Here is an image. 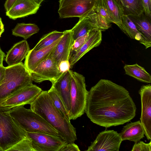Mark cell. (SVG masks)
Here are the masks:
<instances>
[{
	"label": "cell",
	"instance_id": "cell-21",
	"mask_svg": "<svg viewBox=\"0 0 151 151\" xmlns=\"http://www.w3.org/2000/svg\"><path fill=\"white\" fill-rule=\"evenodd\" d=\"M113 23L116 24L126 34L122 19L124 14L122 6L118 0H104Z\"/></svg>",
	"mask_w": 151,
	"mask_h": 151
},
{
	"label": "cell",
	"instance_id": "cell-16",
	"mask_svg": "<svg viewBox=\"0 0 151 151\" xmlns=\"http://www.w3.org/2000/svg\"><path fill=\"white\" fill-rule=\"evenodd\" d=\"M142 35L139 41L147 49L151 46V18L143 12L140 15H128Z\"/></svg>",
	"mask_w": 151,
	"mask_h": 151
},
{
	"label": "cell",
	"instance_id": "cell-24",
	"mask_svg": "<svg viewBox=\"0 0 151 151\" xmlns=\"http://www.w3.org/2000/svg\"><path fill=\"white\" fill-rule=\"evenodd\" d=\"M40 29L35 24L18 23L12 30V34L16 36L23 37L26 40L38 32Z\"/></svg>",
	"mask_w": 151,
	"mask_h": 151
},
{
	"label": "cell",
	"instance_id": "cell-7",
	"mask_svg": "<svg viewBox=\"0 0 151 151\" xmlns=\"http://www.w3.org/2000/svg\"><path fill=\"white\" fill-rule=\"evenodd\" d=\"M98 0H60V18L83 17L93 9Z\"/></svg>",
	"mask_w": 151,
	"mask_h": 151
},
{
	"label": "cell",
	"instance_id": "cell-41",
	"mask_svg": "<svg viewBox=\"0 0 151 151\" xmlns=\"http://www.w3.org/2000/svg\"><path fill=\"white\" fill-rule=\"evenodd\" d=\"M35 2L39 5H40L41 4L44 0H33Z\"/></svg>",
	"mask_w": 151,
	"mask_h": 151
},
{
	"label": "cell",
	"instance_id": "cell-27",
	"mask_svg": "<svg viewBox=\"0 0 151 151\" xmlns=\"http://www.w3.org/2000/svg\"><path fill=\"white\" fill-rule=\"evenodd\" d=\"M47 92L54 105L62 116L68 120L70 121L69 113L65 108L61 98L52 85Z\"/></svg>",
	"mask_w": 151,
	"mask_h": 151
},
{
	"label": "cell",
	"instance_id": "cell-32",
	"mask_svg": "<svg viewBox=\"0 0 151 151\" xmlns=\"http://www.w3.org/2000/svg\"><path fill=\"white\" fill-rule=\"evenodd\" d=\"M91 31L85 35L79 37L74 41L71 52L77 50L83 45L88 39Z\"/></svg>",
	"mask_w": 151,
	"mask_h": 151
},
{
	"label": "cell",
	"instance_id": "cell-23",
	"mask_svg": "<svg viewBox=\"0 0 151 151\" xmlns=\"http://www.w3.org/2000/svg\"><path fill=\"white\" fill-rule=\"evenodd\" d=\"M125 74L138 80L147 83L151 82V76L143 67L137 63L125 65L124 67Z\"/></svg>",
	"mask_w": 151,
	"mask_h": 151
},
{
	"label": "cell",
	"instance_id": "cell-38",
	"mask_svg": "<svg viewBox=\"0 0 151 151\" xmlns=\"http://www.w3.org/2000/svg\"><path fill=\"white\" fill-rule=\"evenodd\" d=\"M5 72V67L3 65L0 66V85L4 78Z\"/></svg>",
	"mask_w": 151,
	"mask_h": 151
},
{
	"label": "cell",
	"instance_id": "cell-15",
	"mask_svg": "<svg viewBox=\"0 0 151 151\" xmlns=\"http://www.w3.org/2000/svg\"><path fill=\"white\" fill-rule=\"evenodd\" d=\"M40 6L33 0H17L6 14L9 18L15 20L36 14Z\"/></svg>",
	"mask_w": 151,
	"mask_h": 151
},
{
	"label": "cell",
	"instance_id": "cell-31",
	"mask_svg": "<svg viewBox=\"0 0 151 151\" xmlns=\"http://www.w3.org/2000/svg\"><path fill=\"white\" fill-rule=\"evenodd\" d=\"M93 9L95 12L99 14L111 23H113L104 0H98Z\"/></svg>",
	"mask_w": 151,
	"mask_h": 151
},
{
	"label": "cell",
	"instance_id": "cell-36",
	"mask_svg": "<svg viewBox=\"0 0 151 151\" xmlns=\"http://www.w3.org/2000/svg\"><path fill=\"white\" fill-rule=\"evenodd\" d=\"M70 66L68 61H64L60 62L59 65V68L62 73H63L69 70Z\"/></svg>",
	"mask_w": 151,
	"mask_h": 151
},
{
	"label": "cell",
	"instance_id": "cell-18",
	"mask_svg": "<svg viewBox=\"0 0 151 151\" xmlns=\"http://www.w3.org/2000/svg\"><path fill=\"white\" fill-rule=\"evenodd\" d=\"M52 85L61 98L65 107L69 113L70 109V92L71 73L69 70L62 75Z\"/></svg>",
	"mask_w": 151,
	"mask_h": 151
},
{
	"label": "cell",
	"instance_id": "cell-17",
	"mask_svg": "<svg viewBox=\"0 0 151 151\" xmlns=\"http://www.w3.org/2000/svg\"><path fill=\"white\" fill-rule=\"evenodd\" d=\"M46 47L35 51L30 50L24 61V65L30 73L40 64L47 59L60 40Z\"/></svg>",
	"mask_w": 151,
	"mask_h": 151
},
{
	"label": "cell",
	"instance_id": "cell-39",
	"mask_svg": "<svg viewBox=\"0 0 151 151\" xmlns=\"http://www.w3.org/2000/svg\"><path fill=\"white\" fill-rule=\"evenodd\" d=\"M5 55V54L2 50L0 47V66L3 65V62Z\"/></svg>",
	"mask_w": 151,
	"mask_h": 151
},
{
	"label": "cell",
	"instance_id": "cell-28",
	"mask_svg": "<svg viewBox=\"0 0 151 151\" xmlns=\"http://www.w3.org/2000/svg\"><path fill=\"white\" fill-rule=\"evenodd\" d=\"M122 21L126 34L131 39L139 41L142 38V35L128 16L124 14L122 17Z\"/></svg>",
	"mask_w": 151,
	"mask_h": 151
},
{
	"label": "cell",
	"instance_id": "cell-33",
	"mask_svg": "<svg viewBox=\"0 0 151 151\" xmlns=\"http://www.w3.org/2000/svg\"><path fill=\"white\" fill-rule=\"evenodd\" d=\"M151 141L148 143H146L142 141L135 143L131 151H151Z\"/></svg>",
	"mask_w": 151,
	"mask_h": 151
},
{
	"label": "cell",
	"instance_id": "cell-25",
	"mask_svg": "<svg viewBox=\"0 0 151 151\" xmlns=\"http://www.w3.org/2000/svg\"><path fill=\"white\" fill-rule=\"evenodd\" d=\"M122 6L124 14L139 16L143 12L141 0H118Z\"/></svg>",
	"mask_w": 151,
	"mask_h": 151
},
{
	"label": "cell",
	"instance_id": "cell-40",
	"mask_svg": "<svg viewBox=\"0 0 151 151\" xmlns=\"http://www.w3.org/2000/svg\"><path fill=\"white\" fill-rule=\"evenodd\" d=\"M4 31V25L2 22L1 18L0 17V37Z\"/></svg>",
	"mask_w": 151,
	"mask_h": 151
},
{
	"label": "cell",
	"instance_id": "cell-34",
	"mask_svg": "<svg viewBox=\"0 0 151 151\" xmlns=\"http://www.w3.org/2000/svg\"><path fill=\"white\" fill-rule=\"evenodd\" d=\"M143 12L151 18V0H141Z\"/></svg>",
	"mask_w": 151,
	"mask_h": 151
},
{
	"label": "cell",
	"instance_id": "cell-12",
	"mask_svg": "<svg viewBox=\"0 0 151 151\" xmlns=\"http://www.w3.org/2000/svg\"><path fill=\"white\" fill-rule=\"evenodd\" d=\"M141 98V113L140 122L148 140L151 139V85L142 86L139 91Z\"/></svg>",
	"mask_w": 151,
	"mask_h": 151
},
{
	"label": "cell",
	"instance_id": "cell-35",
	"mask_svg": "<svg viewBox=\"0 0 151 151\" xmlns=\"http://www.w3.org/2000/svg\"><path fill=\"white\" fill-rule=\"evenodd\" d=\"M78 146L74 143H67L63 146L59 151H80Z\"/></svg>",
	"mask_w": 151,
	"mask_h": 151
},
{
	"label": "cell",
	"instance_id": "cell-8",
	"mask_svg": "<svg viewBox=\"0 0 151 151\" xmlns=\"http://www.w3.org/2000/svg\"><path fill=\"white\" fill-rule=\"evenodd\" d=\"M42 91L41 88L32 84L11 96L0 105V107L10 110L17 106L30 104Z\"/></svg>",
	"mask_w": 151,
	"mask_h": 151
},
{
	"label": "cell",
	"instance_id": "cell-26",
	"mask_svg": "<svg viewBox=\"0 0 151 151\" xmlns=\"http://www.w3.org/2000/svg\"><path fill=\"white\" fill-rule=\"evenodd\" d=\"M64 33L55 30L43 35L32 49L37 51L49 46L60 39Z\"/></svg>",
	"mask_w": 151,
	"mask_h": 151
},
{
	"label": "cell",
	"instance_id": "cell-37",
	"mask_svg": "<svg viewBox=\"0 0 151 151\" xmlns=\"http://www.w3.org/2000/svg\"><path fill=\"white\" fill-rule=\"evenodd\" d=\"M17 0H6L4 4V7L6 12L8 11Z\"/></svg>",
	"mask_w": 151,
	"mask_h": 151
},
{
	"label": "cell",
	"instance_id": "cell-6",
	"mask_svg": "<svg viewBox=\"0 0 151 151\" xmlns=\"http://www.w3.org/2000/svg\"><path fill=\"white\" fill-rule=\"evenodd\" d=\"M70 73V109L69 116L70 120H75L84 114L88 91L86 89L85 77L71 70Z\"/></svg>",
	"mask_w": 151,
	"mask_h": 151
},
{
	"label": "cell",
	"instance_id": "cell-10",
	"mask_svg": "<svg viewBox=\"0 0 151 151\" xmlns=\"http://www.w3.org/2000/svg\"><path fill=\"white\" fill-rule=\"evenodd\" d=\"M122 140L119 133L114 130L100 132L91 142L86 151H118Z\"/></svg>",
	"mask_w": 151,
	"mask_h": 151
},
{
	"label": "cell",
	"instance_id": "cell-19",
	"mask_svg": "<svg viewBox=\"0 0 151 151\" xmlns=\"http://www.w3.org/2000/svg\"><path fill=\"white\" fill-rule=\"evenodd\" d=\"M29 50L27 41H21L15 44L7 52L5 60L9 66L18 64L25 58Z\"/></svg>",
	"mask_w": 151,
	"mask_h": 151
},
{
	"label": "cell",
	"instance_id": "cell-14",
	"mask_svg": "<svg viewBox=\"0 0 151 151\" xmlns=\"http://www.w3.org/2000/svg\"><path fill=\"white\" fill-rule=\"evenodd\" d=\"M101 41L102 31L91 30L88 39L83 45L77 50L71 52L69 60L70 68H72L75 63L87 52L99 46Z\"/></svg>",
	"mask_w": 151,
	"mask_h": 151
},
{
	"label": "cell",
	"instance_id": "cell-29",
	"mask_svg": "<svg viewBox=\"0 0 151 151\" xmlns=\"http://www.w3.org/2000/svg\"><path fill=\"white\" fill-rule=\"evenodd\" d=\"M98 30L104 31L111 27V23L93 9L87 14Z\"/></svg>",
	"mask_w": 151,
	"mask_h": 151
},
{
	"label": "cell",
	"instance_id": "cell-22",
	"mask_svg": "<svg viewBox=\"0 0 151 151\" xmlns=\"http://www.w3.org/2000/svg\"><path fill=\"white\" fill-rule=\"evenodd\" d=\"M74 40L92 30H98L87 15L79 18L78 22L70 29Z\"/></svg>",
	"mask_w": 151,
	"mask_h": 151
},
{
	"label": "cell",
	"instance_id": "cell-13",
	"mask_svg": "<svg viewBox=\"0 0 151 151\" xmlns=\"http://www.w3.org/2000/svg\"><path fill=\"white\" fill-rule=\"evenodd\" d=\"M64 32L63 35L48 58L53 59L58 67L61 62L69 61L74 41L70 29L64 31Z\"/></svg>",
	"mask_w": 151,
	"mask_h": 151
},
{
	"label": "cell",
	"instance_id": "cell-2",
	"mask_svg": "<svg viewBox=\"0 0 151 151\" xmlns=\"http://www.w3.org/2000/svg\"><path fill=\"white\" fill-rule=\"evenodd\" d=\"M30 105V109L54 128L58 136L67 142H74L77 139L76 128L54 106L47 91H42Z\"/></svg>",
	"mask_w": 151,
	"mask_h": 151
},
{
	"label": "cell",
	"instance_id": "cell-9",
	"mask_svg": "<svg viewBox=\"0 0 151 151\" xmlns=\"http://www.w3.org/2000/svg\"><path fill=\"white\" fill-rule=\"evenodd\" d=\"M34 151H59L67 143L58 136L41 133L27 132Z\"/></svg>",
	"mask_w": 151,
	"mask_h": 151
},
{
	"label": "cell",
	"instance_id": "cell-3",
	"mask_svg": "<svg viewBox=\"0 0 151 151\" xmlns=\"http://www.w3.org/2000/svg\"><path fill=\"white\" fill-rule=\"evenodd\" d=\"M30 73L21 63L5 67L4 78L0 85V105L21 89L32 84Z\"/></svg>",
	"mask_w": 151,
	"mask_h": 151
},
{
	"label": "cell",
	"instance_id": "cell-20",
	"mask_svg": "<svg viewBox=\"0 0 151 151\" xmlns=\"http://www.w3.org/2000/svg\"><path fill=\"white\" fill-rule=\"evenodd\" d=\"M119 134L122 141L128 140L137 143L144 137L145 131L140 121L139 120L127 123Z\"/></svg>",
	"mask_w": 151,
	"mask_h": 151
},
{
	"label": "cell",
	"instance_id": "cell-4",
	"mask_svg": "<svg viewBox=\"0 0 151 151\" xmlns=\"http://www.w3.org/2000/svg\"><path fill=\"white\" fill-rule=\"evenodd\" d=\"M24 106L12 108L9 113L14 120L27 132L41 133L58 136L56 130L39 114Z\"/></svg>",
	"mask_w": 151,
	"mask_h": 151
},
{
	"label": "cell",
	"instance_id": "cell-1",
	"mask_svg": "<svg viewBox=\"0 0 151 151\" xmlns=\"http://www.w3.org/2000/svg\"><path fill=\"white\" fill-rule=\"evenodd\" d=\"M136 110L129 91L111 81L101 79L88 92L85 112L101 126L108 128L129 122Z\"/></svg>",
	"mask_w": 151,
	"mask_h": 151
},
{
	"label": "cell",
	"instance_id": "cell-30",
	"mask_svg": "<svg viewBox=\"0 0 151 151\" xmlns=\"http://www.w3.org/2000/svg\"><path fill=\"white\" fill-rule=\"evenodd\" d=\"M9 151H34L31 140L29 137L20 141L9 149Z\"/></svg>",
	"mask_w": 151,
	"mask_h": 151
},
{
	"label": "cell",
	"instance_id": "cell-11",
	"mask_svg": "<svg viewBox=\"0 0 151 151\" xmlns=\"http://www.w3.org/2000/svg\"><path fill=\"white\" fill-rule=\"evenodd\" d=\"M63 73L52 59L48 58L40 64L30 74L33 81L40 83L49 81L52 84L55 82Z\"/></svg>",
	"mask_w": 151,
	"mask_h": 151
},
{
	"label": "cell",
	"instance_id": "cell-5",
	"mask_svg": "<svg viewBox=\"0 0 151 151\" xmlns=\"http://www.w3.org/2000/svg\"><path fill=\"white\" fill-rule=\"evenodd\" d=\"M10 110L0 107V150L8 151L22 139L28 137L11 116Z\"/></svg>",
	"mask_w": 151,
	"mask_h": 151
}]
</instances>
